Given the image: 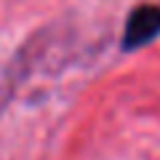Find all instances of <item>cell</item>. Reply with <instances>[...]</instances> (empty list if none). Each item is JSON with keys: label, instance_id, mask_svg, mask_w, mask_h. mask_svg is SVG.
Listing matches in <instances>:
<instances>
[{"label": "cell", "instance_id": "1", "mask_svg": "<svg viewBox=\"0 0 160 160\" xmlns=\"http://www.w3.org/2000/svg\"><path fill=\"white\" fill-rule=\"evenodd\" d=\"M160 35V8L158 6H139L131 13L126 27V38H123V46L126 48H136L144 46L149 40Z\"/></svg>", "mask_w": 160, "mask_h": 160}]
</instances>
